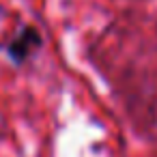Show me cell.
I'll return each mask as SVG.
<instances>
[{
	"mask_svg": "<svg viewBox=\"0 0 157 157\" xmlns=\"http://www.w3.org/2000/svg\"><path fill=\"white\" fill-rule=\"evenodd\" d=\"M2 17H5V7L0 5V20H2Z\"/></svg>",
	"mask_w": 157,
	"mask_h": 157,
	"instance_id": "obj_2",
	"label": "cell"
},
{
	"mask_svg": "<svg viewBox=\"0 0 157 157\" xmlns=\"http://www.w3.org/2000/svg\"><path fill=\"white\" fill-rule=\"evenodd\" d=\"M41 43H43L41 33H39L35 26H24V28H20V33L13 35L11 41L5 45V52H7V56H9L15 65H24V63H28V60L37 54V50L41 48Z\"/></svg>",
	"mask_w": 157,
	"mask_h": 157,
	"instance_id": "obj_1",
	"label": "cell"
}]
</instances>
